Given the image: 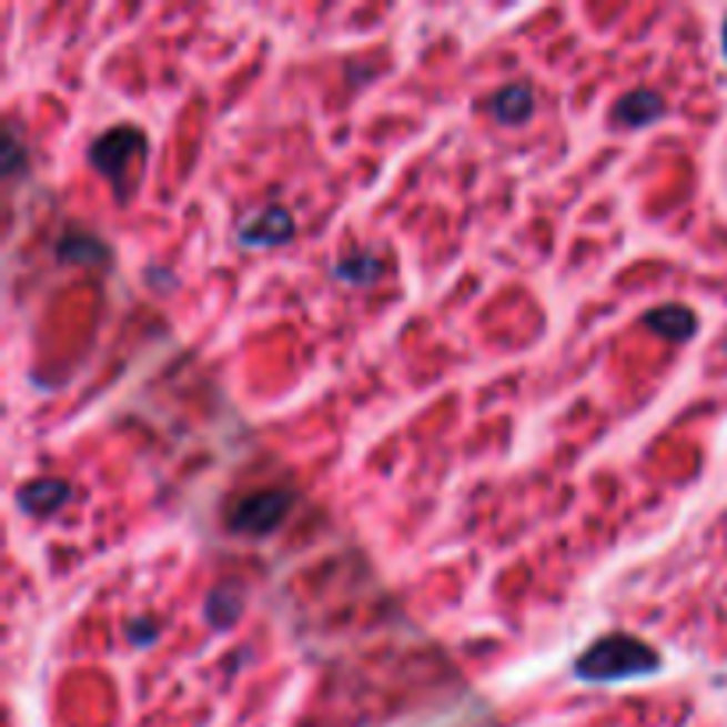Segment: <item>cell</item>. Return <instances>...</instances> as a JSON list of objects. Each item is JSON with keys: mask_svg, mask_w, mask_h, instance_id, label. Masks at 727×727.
Here are the masks:
<instances>
[{"mask_svg": "<svg viewBox=\"0 0 727 727\" xmlns=\"http://www.w3.org/2000/svg\"><path fill=\"white\" fill-rule=\"evenodd\" d=\"M206 614H210V622L213 625H228L234 622V617L242 614V596L239 593H228V589H216L210 599H206Z\"/></svg>", "mask_w": 727, "mask_h": 727, "instance_id": "9", "label": "cell"}, {"mask_svg": "<svg viewBox=\"0 0 727 727\" xmlns=\"http://www.w3.org/2000/svg\"><path fill=\"white\" fill-rule=\"evenodd\" d=\"M68 501V486L58 483V479H40V483H32L26 486L22 494H18V504L29 507L32 515H50V512H58V504Z\"/></svg>", "mask_w": 727, "mask_h": 727, "instance_id": "7", "label": "cell"}, {"mask_svg": "<svg viewBox=\"0 0 727 727\" xmlns=\"http://www.w3.org/2000/svg\"><path fill=\"white\" fill-rule=\"evenodd\" d=\"M287 507H291V494H284V489H260V494L245 497L234 507L228 525L234 533H245V536H266L284 522Z\"/></svg>", "mask_w": 727, "mask_h": 727, "instance_id": "3", "label": "cell"}, {"mask_svg": "<svg viewBox=\"0 0 727 727\" xmlns=\"http://www.w3.org/2000/svg\"><path fill=\"white\" fill-rule=\"evenodd\" d=\"M533 114V93L525 85H512L494 97V118L501 124H522Z\"/></svg>", "mask_w": 727, "mask_h": 727, "instance_id": "8", "label": "cell"}, {"mask_svg": "<svg viewBox=\"0 0 727 727\" xmlns=\"http://www.w3.org/2000/svg\"><path fill=\"white\" fill-rule=\"evenodd\" d=\"M145 156V139L142 132H135L132 124H121V129H111L103 132L93 150H89V160H93V168L114 181L118 195H129V178L132 174V163H139Z\"/></svg>", "mask_w": 727, "mask_h": 727, "instance_id": "2", "label": "cell"}, {"mask_svg": "<svg viewBox=\"0 0 727 727\" xmlns=\"http://www.w3.org/2000/svg\"><path fill=\"white\" fill-rule=\"evenodd\" d=\"M653 670H660V657L657 649H649L643 639H635V635H604L599 643H593L582 657L575 660V675L582 681H625V678H643V675H653Z\"/></svg>", "mask_w": 727, "mask_h": 727, "instance_id": "1", "label": "cell"}, {"mask_svg": "<svg viewBox=\"0 0 727 727\" xmlns=\"http://www.w3.org/2000/svg\"><path fill=\"white\" fill-rule=\"evenodd\" d=\"M239 234H242L245 245H277V242H284L287 234H291V216L281 206H270L260 216L245 221Z\"/></svg>", "mask_w": 727, "mask_h": 727, "instance_id": "5", "label": "cell"}, {"mask_svg": "<svg viewBox=\"0 0 727 727\" xmlns=\"http://www.w3.org/2000/svg\"><path fill=\"white\" fill-rule=\"evenodd\" d=\"M646 323L657 334H664L667 341H688L699 331L696 313H693V309H685V305H660L657 313L646 316Z\"/></svg>", "mask_w": 727, "mask_h": 727, "instance_id": "6", "label": "cell"}, {"mask_svg": "<svg viewBox=\"0 0 727 727\" xmlns=\"http://www.w3.org/2000/svg\"><path fill=\"white\" fill-rule=\"evenodd\" d=\"M720 36H724V58H727V18H724V32Z\"/></svg>", "mask_w": 727, "mask_h": 727, "instance_id": "10", "label": "cell"}, {"mask_svg": "<svg viewBox=\"0 0 727 727\" xmlns=\"http://www.w3.org/2000/svg\"><path fill=\"white\" fill-rule=\"evenodd\" d=\"M664 114V100L649 89H635V93L622 97L614 103V121L628 124V129H643V124H653Z\"/></svg>", "mask_w": 727, "mask_h": 727, "instance_id": "4", "label": "cell"}]
</instances>
